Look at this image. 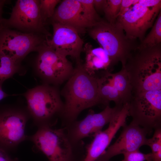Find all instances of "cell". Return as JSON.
Here are the masks:
<instances>
[{
	"instance_id": "cell-28",
	"label": "cell",
	"mask_w": 161,
	"mask_h": 161,
	"mask_svg": "<svg viewBox=\"0 0 161 161\" xmlns=\"http://www.w3.org/2000/svg\"><path fill=\"white\" fill-rule=\"evenodd\" d=\"M138 3L147 7H153L161 5V0H139Z\"/></svg>"
},
{
	"instance_id": "cell-6",
	"label": "cell",
	"mask_w": 161,
	"mask_h": 161,
	"mask_svg": "<svg viewBox=\"0 0 161 161\" xmlns=\"http://www.w3.org/2000/svg\"><path fill=\"white\" fill-rule=\"evenodd\" d=\"M40 3L39 0H17L10 18L0 20V27L15 28L25 33H39L48 37L50 35L44 27Z\"/></svg>"
},
{
	"instance_id": "cell-24",
	"label": "cell",
	"mask_w": 161,
	"mask_h": 161,
	"mask_svg": "<svg viewBox=\"0 0 161 161\" xmlns=\"http://www.w3.org/2000/svg\"><path fill=\"white\" fill-rule=\"evenodd\" d=\"M78 0L86 16L94 26L102 20L94 8L93 0Z\"/></svg>"
},
{
	"instance_id": "cell-13",
	"label": "cell",
	"mask_w": 161,
	"mask_h": 161,
	"mask_svg": "<svg viewBox=\"0 0 161 161\" xmlns=\"http://www.w3.org/2000/svg\"><path fill=\"white\" fill-rule=\"evenodd\" d=\"M128 105L127 104L123 105L106 129L94 135L83 161H96L104 152L118 130L126 125V118L129 116Z\"/></svg>"
},
{
	"instance_id": "cell-1",
	"label": "cell",
	"mask_w": 161,
	"mask_h": 161,
	"mask_svg": "<svg viewBox=\"0 0 161 161\" xmlns=\"http://www.w3.org/2000/svg\"><path fill=\"white\" fill-rule=\"evenodd\" d=\"M64 102L61 114L66 119L74 120L83 110L103 104L95 76L89 74L81 62L77 63L73 73L60 91Z\"/></svg>"
},
{
	"instance_id": "cell-31",
	"label": "cell",
	"mask_w": 161,
	"mask_h": 161,
	"mask_svg": "<svg viewBox=\"0 0 161 161\" xmlns=\"http://www.w3.org/2000/svg\"><path fill=\"white\" fill-rule=\"evenodd\" d=\"M151 154L152 158L151 161H161V150L156 153Z\"/></svg>"
},
{
	"instance_id": "cell-11",
	"label": "cell",
	"mask_w": 161,
	"mask_h": 161,
	"mask_svg": "<svg viewBox=\"0 0 161 161\" xmlns=\"http://www.w3.org/2000/svg\"><path fill=\"white\" fill-rule=\"evenodd\" d=\"M53 34L47 44L61 55L74 59L76 63L81 62L80 55L84 42L74 29L61 23L52 22Z\"/></svg>"
},
{
	"instance_id": "cell-10",
	"label": "cell",
	"mask_w": 161,
	"mask_h": 161,
	"mask_svg": "<svg viewBox=\"0 0 161 161\" xmlns=\"http://www.w3.org/2000/svg\"><path fill=\"white\" fill-rule=\"evenodd\" d=\"M161 5L153 7L142 6L138 2L131 6L117 21L129 39L140 42L145 34L151 28L160 12Z\"/></svg>"
},
{
	"instance_id": "cell-23",
	"label": "cell",
	"mask_w": 161,
	"mask_h": 161,
	"mask_svg": "<svg viewBox=\"0 0 161 161\" xmlns=\"http://www.w3.org/2000/svg\"><path fill=\"white\" fill-rule=\"evenodd\" d=\"M61 1L60 0H41L40 9L41 16L44 23L52 17L56 5Z\"/></svg>"
},
{
	"instance_id": "cell-17",
	"label": "cell",
	"mask_w": 161,
	"mask_h": 161,
	"mask_svg": "<svg viewBox=\"0 0 161 161\" xmlns=\"http://www.w3.org/2000/svg\"><path fill=\"white\" fill-rule=\"evenodd\" d=\"M83 51L85 54L83 66L89 74L95 76L100 71H112L113 69L109 57L102 47L94 48L91 44L87 43L84 45Z\"/></svg>"
},
{
	"instance_id": "cell-26",
	"label": "cell",
	"mask_w": 161,
	"mask_h": 161,
	"mask_svg": "<svg viewBox=\"0 0 161 161\" xmlns=\"http://www.w3.org/2000/svg\"><path fill=\"white\" fill-rule=\"evenodd\" d=\"M124 159L122 161H151L152 154L150 153L145 154L139 150L125 153L123 154Z\"/></svg>"
},
{
	"instance_id": "cell-33",
	"label": "cell",
	"mask_w": 161,
	"mask_h": 161,
	"mask_svg": "<svg viewBox=\"0 0 161 161\" xmlns=\"http://www.w3.org/2000/svg\"><path fill=\"white\" fill-rule=\"evenodd\" d=\"M8 96L9 95L3 90L1 86L0 85V100Z\"/></svg>"
},
{
	"instance_id": "cell-29",
	"label": "cell",
	"mask_w": 161,
	"mask_h": 161,
	"mask_svg": "<svg viewBox=\"0 0 161 161\" xmlns=\"http://www.w3.org/2000/svg\"><path fill=\"white\" fill-rule=\"evenodd\" d=\"M107 1V0H93L94 6L97 13L103 12Z\"/></svg>"
},
{
	"instance_id": "cell-32",
	"label": "cell",
	"mask_w": 161,
	"mask_h": 161,
	"mask_svg": "<svg viewBox=\"0 0 161 161\" xmlns=\"http://www.w3.org/2000/svg\"><path fill=\"white\" fill-rule=\"evenodd\" d=\"M7 1L4 0H0V20L2 18L1 15L2 10L4 5L6 3Z\"/></svg>"
},
{
	"instance_id": "cell-18",
	"label": "cell",
	"mask_w": 161,
	"mask_h": 161,
	"mask_svg": "<svg viewBox=\"0 0 161 161\" xmlns=\"http://www.w3.org/2000/svg\"><path fill=\"white\" fill-rule=\"evenodd\" d=\"M99 75L96 76L102 104L106 106L113 101L115 105H123L120 95L114 84L113 73L109 71H102L99 72Z\"/></svg>"
},
{
	"instance_id": "cell-22",
	"label": "cell",
	"mask_w": 161,
	"mask_h": 161,
	"mask_svg": "<svg viewBox=\"0 0 161 161\" xmlns=\"http://www.w3.org/2000/svg\"><path fill=\"white\" fill-rule=\"evenodd\" d=\"M121 1L122 0H107L103 11L107 21L110 23L116 21Z\"/></svg>"
},
{
	"instance_id": "cell-14",
	"label": "cell",
	"mask_w": 161,
	"mask_h": 161,
	"mask_svg": "<svg viewBox=\"0 0 161 161\" xmlns=\"http://www.w3.org/2000/svg\"><path fill=\"white\" fill-rule=\"evenodd\" d=\"M123 105H115L112 107L108 105L98 113L90 110L84 118L75 123L72 131V139L75 141L79 140L100 131L120 111Z\"/></svg>"
},
{
	"instance_id": "cell-2",
	"label": "cell",
	"mask_w": 161,
	"mask_h": 161,
	"mask_svg": "<svg viewBox=\"0 0 161 161\" xmlns=\"http://www.w3.org/2000/svg\"><path fill=\"white\" fill-rule=\"evenodd\" d=\"M124 67L132 93L161 90V44L153 47L137 49Z\"/></svg>"
},
{
	"instance_id": "cell-12",
	"label": "cell",
	"mask_w": 161,
	"mask_h": 161,
	"mask_svg": "<svg viewBox=\"0 0 161 161\" xmlns=\"http://www.w3.org/2000/svg\"><path fill=\"white\" fill-rule=\"evenodd\" d=\"M120 136L112 145L96 161H108L113 157L120 154L139 150L146 145L147 130L132 122L126 125Z\"/></svg>"
},
{
	"instance_id": "cell-3",
	"label": "cell",
	"mask_w": 161,
	"mask_h": 161,
	"mask_svg": "<svg viewBox=\"0 0 161 161\" xmlns=\"http://www.w3.org/2000/svg\"><path fill=\"white\" fill-rule=\"evenodd\" d=\"M90 37L95 41L109 56L112 68L119 62L124 67L139 45L136 40L126 36L120 24L117 21L109 23L102 20L87 30Z\"/></svg>"
},
{
	"instance_id": "cell-9",
	"label": "cell",
	"mask_w": 161,
	"mask_h": 161,
	"mask_svg": "<svg viewBox=\"0 0 161 161\" xmlns=\"http://www.w3.org/2000/svg\"><path fill=\"white\" fill-rule=\"evenodd\" d=\"M31 140L49 161H70L71 144L63 129L44 126L31 137Z\"/></svg>"
},
{
	"instance_id": "cell-4",
	"label": "cell",
	"mask_w": 161,
	"mask_h": 161,
	"mask_svg": "<svg viewBox=\"0 0 161 161\" xmlns=\"http://www.w3.org/2000/svg\"><path fill=\"white\" fill-rule=\"evenodd\" d=\"M129 106V116L132 117V122L149 132L160 128L161 90L133 93Z\"/></svg>"
},
{
	"instance_id": "cell-16",
	"label": "cell",
	"mask_w": 161,
	"mask_h": 161,
	"mask_svg": "<svg viewBox=\"0 0 161 161\" xmlns=\"http://www.w3.org/2000/svg\"><path fill=\"white\" fill-rule=\"evenodd\" d=\"M26 118L17 112L6 111L0 114V142L9 146L18 144L26 139Z\"/></svg>"
},
{
	"instance_id": "cell-20",
	"label": "cell",
	"mask_w": 161,
	"mask_h": 161,
	"mask_svg": "<svg viewBox=\"0 0 161 161\" xmlns=\"http://www.w3.org/2000/svg\"><path fill=\"white\" fill-rule=\"evenodd\" d=\"M161 44V11L148 35L139 44L137 49L153 47Z\"/></svg>"
},
{
	"instance_id": "cell-21",
	"label": "cell",
	"mask_w": 161,
	"mask_h": 161,
	"mask_svg": "<svg viewBox=\"0 0 161 161\" xmlns=\"http://www.w3.org/2000/svg\"><path fill=\"white\" fill-rule=\"evenodd\" d=\"M19 65L9 57L0 54V85L18 71Z\"/></svg>"
},
{
	"instance_id": "cell-8",
	"label": "cell",
	"mask_w": 161,
	"mask_h": 161,
	"mask_svg": "<svg viewBox=\"0 0 161 161\" xmlns=\"http://www.w3.org/2000/svg\"><path fill=\"white\" fill-rule=\"evenodd\" d=\"M25 96L31 114L38 120L62 112L64 103L58 87L45 83L29 90Z\"/></svg>"
},
{
	"instance_id": "cell-5",
	"label": "cell",
	"mask_w": 161,
	"mask_h": 161,
	"mask_svg": "<svg viewBox=\"0 0 161 161\" xmlns=\"http://www.w3.org/2000/svg\"><path fill=\"white\" fill-rule=\"evenodd\" d=\"M48 39L41 34L21 32L0 27V54L20 64L30 52H38Z\"/></svg>"
},
{
	"instance_id": "cell-30",
	"label": "cell",
	"mask_w": 161,
	"mask_h": 161,
	"mask_svg": "<svg viewBox=\"0 0 161 161\" xmlns=\"http://www.w3.org/2000/svg\"><path fill=\"white\" fill-rule=\"evenodd\" d=\"M0 161H18L16 158L12 159L3 149L0 148Z\"/></svg>"
},
{
	"instance_id": "cell-15",
	"label": "cell",
	"mask_w": 161,
	"mask_h": 161,
	"mask_svg": "<svg viewBox=\"0 0 161 161\" xmlns=\"http://www.w3.org/2000/svg\"><path fill=\"white\" fill-rule=\"evenodd\" d=\"M52 22L71 27L79 33L85 32L94 25L86 18L78 0H64L55 9Z\"/></svg>"
},
{
	"instance_id": "cell-19",
	"label": "cell",
	"mask_w": 161,
	"mask_h": 161,
	"mask_svg": "<svg viewBox=\"0 0 161 161\" xmlns=\"http://www.w3.org/2000/svg\"><path fill=\"white\" fill-rule=\"evenodd\" d=\"M114 84L119 93L123 104L129 103L132 96V87L129 77L124 67L115 73H113Z\"/></svg>"
},
{
	"instance_id": "cell-34",
	"label": "cell",
	"mask_w": 161,
	"mask_h": 161,
	"mask_svg": "<svg viewBox=\"0 0 161 161\" xmlns=\"http://www.w3.org/2000/svg\"></svg>"
},
{
	"instance_id": "cell-25",
	"label": "cell",
	"mask_w": 161,
	"mask_h": 161,
	"mask_svg": "<svg viewBox=\"0 0 161 161\" xmlns=\"http://www.w3.org/2000/svg\"><path fill=\"white\" fill-rule=\"evenodd\" d=\"M151 149L152 153L154 154L161 150V129L160 128L155 129L153 137L147 138L146 145Z\"/></svg>"
},
{
	"instance_id": "cell-7",
	"label": "cell",
	"mask_w": 161,
	"mask_h": 161,
	"mask_svg": "<svg viewBox=\"0 0 161 161\" xmlns=\"http://www.w3.org/2000/svg\"><path fill=\"white\" fill-rule=\"evenodd\" d=\"M38 72L46 84L58 86L66 82L74 70L67 57L56 52L46 44L38 51Z\"/></svg>"
},
{
	"instance_id": "cell-27",
	"label": "cell",
	"mask_w": 161,
	"mask_h": 161,
	"mask_svg": "<svg viewBox=\"0 0 161 161\" xmlns=\"http://www.w3.org/2000/svg\"><path fill=\"white\" fill-rule=\"evenodd\" d=\"M138 1L139 0H122L117 18L123 15L131 6L137 3Z\"/></svg>"
}]
</instances>
